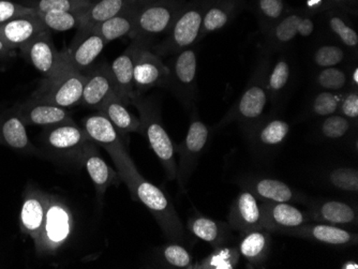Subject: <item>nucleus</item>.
I'll return each instance as SVG.
<instances>
[{
    "mask_svg": "<svg viewBox=\"0 0 358 269\" xmlns=\"http://www.w3.org/2000/svg\"><path fill=\"white\" fill-rule=\"evenodd\" d=\"M106 150L112 157L118 174L129 189L131 198L142 203L150 210L169 240L182 242L185 238V228L172 202L162 190L141 175L129 156L124 140L106 148Z\"/></svg>",
    "mask_w": 358,
    "mask_h": 269,
    "instance_id": "nucleus-1",
    "label": "nucleus"
},
{
    "mask_svg": "<svg viewBox=\"0 0 358 269\" xmlns=\"http://www.w3.org/2000/svg\"><path fill=\"white\" fill-rule=\"evenodd\" d=\"M271 51L257 62V67L249 80L248 85L243 90L238 101L234 104L230 112L221 120L220 126H225L231 122H237L243 132L250 134L255 126L265 118V110L269 102L266 88V78L268 73Z\"/></svg>",
    "mask_w": 358,
    "mask_h": 269,
    "instance_id": "nucleus-2",
    "label": "nucleus"
},
{
    "mask_svg": "<svg viewBox=\"0 0 358 269\" xmlns=\"http://www.w3.org/2000/svg\"><path fill=\"white\" fill-rule=\"evenodd\" d=\"M130 106H134L140 114L142 130L141 134L148 140L150 148L158 157L161 166H164L169 180L177 177V163L175 160V145L166 132L161 118L158 106L152 99L136 94Z\"/></svg>",
    "mask_w": 358,
    "mask_h": 269,
    "instance_id": "nucleus-3",
    "label": "nucleus"
},
{
    "mask_svg": "<svg viewBox=\"0 0 358 269\" xmlns=\"http://www.w3.org/2000/svg\"><path fill=\"white\" fill-rule=\"evenodd\" d=\"M43 154L54 161L80 168L84 152L92 142L76 122L45 126L39 138Z\"/></svg>",
    "mask_w": 358,
    "mask_h": 269,
    "instance_id": "nucleus-4",
    "label": "nucleus"
},
{
    "mask_svg": "<svg viewBox=\"0 0 358 269\" xmlns=\"http://www.w3.org/2000/svg\"><path fill=\"white\" fill-rule=\"evenodd\" d=\"M210 3L211 0H192L186 3L169 30L166 39L154 46L152 52L158 56L175 55L192 48L199 42L203 17Z\"/></svg>",
    "mask_w": 358,
    "mask_h": 269,
    "instance_id": "nucleus-5",
    "label": "nucleus"
},
{
    "mask_svg": "<svg viewBox=\"0 0 358 269\" xmlns=\"http://www.w3.org/2000/svg\"><path fill=\"white\" fill-rule=\"evenodd\" d=\"M84 82L85 74L72 69L62 60L57 73L44 78L29 99L64 108L80 106Z\"/></svg>",
    "mask_w": 358,
    "mask_h": 269,
    "instance_id": "nucleus-6",
    "label": "nucleus"
},
{
    "mask_svg": "<svg viewBox=\"0 0 358 269\" xmlns=\"http://www.w3.org/2000/svg\"><path fill=\"white\" fill-rule=\"evenodd\" d=\"M74 228L71 210L60 196L50 194L45 220L35 245L39 256H54L70 240Z\"/></svg>",
    "mask_w": 358,
    "mask_h": 269,
    "instance_id": "nucleus-7",
    "label": "nucleus"
},
{
    "mask_svg": "<svg viewBox=\"0 0 358 269\" xmlns=\"http://www.w3.org/2000/svg\"><path fill=\"white\" fill-rule=\"evenodd\" d=\"M185 5V0H155L138 5L130 39L150 41L155 36L168 33Z\"/></svg>",
    "mask_w": 358,
    "mask_h": 269,
    "instance_id": "nucleus-8",
    "label": "nucleus"
},
{
    "mask_svg": "<svg viewBox=\"0 0 358 269\" xmlns=\"http://www.w3.org/2000/svg\"><path fill=\"white\" fill-rule=\"evenodd\" d=\"M208 126L199 117L198 112L193 110L191 124L184 142L178 146L179 163L177 164V180L179 187L185 190L192 173L198 166L199 159L206 150L209 140Z\"/></svg>",
    "mask_w": 358,
    "mask_h": 269,
    "instance_id": "nucleus-9",
    "label": "nucleus"
},
{
    "mask_svg": "<svg viewBox=\"0 0 358 269\" xmlns=\"http://www.w3.org/2000/svg\"><path fill=\"white\" fill-rule=\"evenodd\" d=\"M169 78L166 87L174 92L179 101L186 106H192L196 96L198 55L192 48L175 54L169 62Z\"/></svg>",
    "mask_w": 358,
    "mask_h": 269,
    "instance_id": "nucleus-10",
    "label": "nucleus"
},
{
    "mask_svg": "<svg viewBox=\"0 0 358 269\" xmlns=\"http://www.w3.org/2000/svg\"><path fill=\"white\" fill-rule=\"evenodd\" d=\"M76 30V37L69 48L60 53L62 60L69 67L85 73L94 65V61L108 45V42L94 27H80Z\"/></svg>",
    "mask_w": 358,
    "mask_h": 269,
    "instance_id": "nucleus-11",
    "label": "nucleus"
},
{
    "mask_svg": "<svg viewBox=\"0 0 358 269\" xmlns=\"http://www.w3.org/2000/svg\"><path fill=\"white\" fill-rule=\"evenodd\" d=\"M19 50L22 57L38 70L43 78H51L62 67V53L56 49L51 30L45 29L38 34Z\"/></svg>",
    "mask_w": 358,
    "mask_h": 269,
    "instance_id": "nucleus-12",
    "label": "nucleus"
},
{
    "mask_svg": "<svg viewBox=\"0 0 358 269\" xmlns=\"http://www.w3.org/2000/svg\"><path fill=\"white\" fill-rule=\"evenodd\" d=\"M148 44H150V40H132L124 53L115 58L110 65L116 94L127 106H130L132 99L138 94L134 88V64L141 50Z\"/></svg>",
    "mask_w": 358,
    "mask_h": 269,
    "instance_id": "nucleus-13",
    "label": "nucleus"
},
{
    "mask_svg": "<svg viewBox=\"0 0 358 269\" xmlns=\"http://www.w3.org/2000/svg\"><path fill=\"white\" fill-rule=\"evenodd\" d=\"M169 78L168 66L160 56L150 50V44L145 45L134 64V88L138 94H143L155 87H166Z\"/></svg>",
    "mask_w": 358,
    "mask_h": 269,
    "instance_id": "nucleus-14",
    "label": "nucleus"
},
{
    "mask_svg": "<svg viewBox=\"0 0 358 269\" xmlns=\"http://www.w3.org/2000/svg\"><path fill=\"white\" fill-rule=\"evenodd\" d=\"M84 74L85 82L80 106L98 110L108 98L116 94L110 65L106 61L100 62L92 66Z\"/></svg>",
    "mask_w": 358,
    "mask_h": 269,
    "instance_id": "nucleus-15",
    "label": "nucleus"
},
{
    "mask_svg": "<svg viewBox=\"0 0 358 269\" xmlns=\"http://www.w3.org/2000/svg\"><path fill=\"white\" fill-rule=\"evenodd\" d=\"M50 202V194L35 187H28L24 192L23 204L20 214V228L37 245L45 220Z\"/></svg>",
    "mask_w": 358,
    "mask_h": 269,
    "instance_id": "nucleus-16",
    "label": "nucleus"
},
{
    "mask_svg": "<svg viewBox=\"0 0 358 269\" xmlns=\"http://www.w3.org/2000/svg\"><path fill=\"white\" fill-rule=\"evenodd\" d=\"M278 233L334 247L352 246V245L357 244L356 233L350 232L341 226L320 224V222L319 224L307 222V224H301L296 228L280 230Z\"/></svg>",
    "mask_w": 358,
    "mask_h": 269,
    "instance_id": "nucleus-17",
    "label": "nucleus"
},
{
    "mask_svg": "<svg viewBox=\"0 0 358 269\" xmlns=\"http://www.w3.org/2000/svg\"><path fill=\"white\" fill-rule=\"evenodd\" d=\"M259 208L262 228L269 233L296 228L311 221L309 215L289 203L264 202Z\"/></svg>",
    "mask_w": 358,
    "mask_h": 269,
    "instance_id": "nucleus-18",
    "label": "nucleus"
},
{
    "mask_svg": "<svg viewBox=\"0 0 358 269\" xmlns=\"http://www.w3.org/2000/svg\"><path fill=\"white\" fill-rule=\"evenodd\" d=\"M13 110L26 126H50L73 122L67 108L28 99L14 106Z\"/></svg>",
    "mask_w": 358,
    "mask_h": 269,
    "instance_id": "nucleus-19",
    "label": "nucleus"
},
{
    "mask_svg": "<svg viewBox=\"0 0 358 269\" xmlns=\"http://www.w3.org/2000/svg\"><path fill=\"white\" fill-rule=\"evenodd\" d=\"M82 166L88 173L96 194L99 198L106 194V190L112 186H120L122 180L117 170L110 168L106 160L100 156L99 146L94 142H90L84 152Z\"/></svg>",
    "mask_w": 358,
    "mask_h": 269,
    "instance_id": "nucleus-20",
    "label": "nucleus"
},
{
    "mask_svg": "<svg viewBox=\"0 0 358 269\" xmlns=\"http://www.w3.org/2000/svg\"><path fill=\"white\" fill-rule=\"evenodd\" d=\"M229 226L233 231L243 233L253 228H263L261 208L257 198L248 190L239 192L229 212Z\"/></svg>",
    "mask_w": 358,
    "mask_h": 269,
    "instance_id": "nucleus-21",
    "label": "nucleus"
},
{
    "mask_svg": "<svg viewBox=\"0 0 358 269\" xmlns=\"http://www.w3.org/2000/svg\"><path fill=\"white\" fill-rule=\"evenodd\" d=\"M246 7V0H211L203 17L199 41L227 27Z\"/></svg>",
    "mask_w": 358,
    "mask_h": 269,
    "instance_id": "nucleus-22",
    "label": "nucleus"
},
{
    "mask_svg": "<svg viewBox=\"0 0 358 269\" xmlns=\"http://www.w3.org/2000/svg\"><path fill=\"white\" fill-rule=\"evenodd\" d=\"M0 145L25 154H38L26 130V124L12 108L0 115Z\"/></svg>",
    "mask_w": 358,
    "mask_h": 269,
    "instance_id": "nucleus-23",
    "label": "nucleus"
},
{
    "mask_svg": "<svg viewBox=\"0 0 358 269\" xmlns=\"http://www.w3.org/2000/svg\"><path fill=\"white\" fill-rule=\"evenodd\" d=\"M45 29L48 28L40 21L37 14H28L15 17L0 26V39L3 40L10 49L16 51Z\"/></svg>",
    "mask_w": 358,
    "mask_h": 269,
    "instance_id": "nucleus-24",
    "label": "nucleus"
},
{
    "mask_svg": "<svg viewBox=\"0 0 358 269\" xmlns=\"http://www.w3.org/2000/svg\"><path fill=\"white\" fill-rule=\"evenodd\" d=\"M309 218L320 224L336 226H357V212L352 205L341 201H324L308 212Z\"/></svg>",
    "mask_w": 358,
    "mask_h": 269,
    "instance_id": "nucleus-25",
    "label": "nucleus"
},
{
    "mask_svg": "<svg viewBox=\"0 0 358 269\" xmlns=\"http://www.w3.org/2000/svg\"><path fill=\"white\" fill-rule=\"evenodd\" d=\"M187 226L193 236L210 245L213 248L227 245L232 232L227 222L207 218L202 215L191 217Z\"/></svg>",
    "mask_w": 358,
    "mask_h": 269,
    "instance_id": "nucleus-26",
    "label": "nucleus"
},
{
    "mask_svg": "<svg viewBox=\"0 0 358 269\" xmlns=\"http://www.w3.org/2000/svg\"><path fill=\"white\" fill-rule=\"evenodd\" d=\"M271 247V233L264 228H253L241 233L237 249L243 260L252 265H259L268 258Z\"/></svg>",
    "mask_w": 358,
    "mask_h": 269,
    "instance_id": "nucleus-27",
    "label": "nucleus"
},
{
    "mask_svg": "<svg viewBox=\"0 0 358 269\" xmlns=\"http://www.w3.org/2000/svg\"><path fill=\"white\" fill-rule=\"evenodd\" d=\"M98 112H101L108 118L124 140H127L130 133L141 134L142 124L140 118L128 110V106L117 97V94H113L108 98Z\"/></svg>",
    "mask_w": 358,
    "mask_h": 269,
    "instance_id": "nucleus-28",
    "label": "nucleus"
},
{
    "mask_svg": "<svg viewBox=\"0 0 358 269\" xmlns=\"http://www.w3.org/2000/svg\"><path fill=\"white\" fill-rule=\"evenodd\" d=\"M243 186L263 202L289 203L296 200V192L281 180L253 178L243 182Z\"/></svg>",
    "mask_w": 358,
    "mask_h": 269,
    "instance_id": "nucleus-29",
    "label": "nucleus"
},
{
    "mask_svg": "<svg viewBox=\"0 0 358 269\" xmlns=\"http://www.w3.org/2000/svg\"><path fill=\"white\" fill-rule=\"evenodd\" d=\"M289 132V124L279 118L263 119L249 134L257 150H268L278 147L285 142Z\"/></svg>",
    "mask_w": 358,
    "mask_h": 269,
    "instance_id": "nucleus-30",
    "label": "nucleus"
},
{
    "mask_svg": "<svg viewBox=\"0 0 358 269\" xmlns=\"http://www.w3.org/2000/svg\"><path fill=\"white\" fill-rule=\"evenodd\" d=\"M305 12L303 10H291L265 34L269 51L282 49L299 36V25Z\"/></svg>",
    "mask_w": 358,
    "mask_h": 269,
    "instance_id": "nucleus-31",
    "label": "nucleus"
},
{
    "mask_svg": "<svg viewBox=\"0 0 358 269\" xmlns=\"http://www.w3.org/2000/svg\"><path fill=\"white\" fill-rule=\"evenodd\" d=\"M82 128L94 143L104 150L122 140L114 124L101 112L84 118L82 120Z\"/></svg>",
    "mask_w": 358,
    "mask_h": 269,
    "instance_id": "nucleus-32",
    "label": "nucleus"
},
{
    "mask_svg": "<svg viewBox=\"0 0 358 269\" xmlns=\"http://www.w3.org/2000/svg\"><path fill=\"white\" fill-rule=\"evenodd\" d=\"M136 3V0H92L90 5L82 11L80 27H96Z\"/></svg>",
    "mask_w": 358,
    "mask_h": 269,
    "instance_id": "nucleus-33",
    "label": "nucleus"
},
{
    "mask_svg": "<svg viewBox=\"0 0 358 269\" xmlns=\"http://www.w3.org/2000/svg\"><path fill=\"white\" fill-rule=\"evenodd\" d=\"M138 7V3H136L131 7L120 12L115 17H110L108 21L96 25L94 28L98 30V33L103 37L108 44L120 38H130L134 33Z\"/></svg>",
    "mask_w": 358,
    "mask_h": 269,
    "instance_id": "nucleus-34",
    "label": "nucleus"
},
{
    "mask_svg": "<svg viewBox=\"0 0 358 269\" xmlns=\"http://www.w3.org/2000/svg\"><path fill=\"white\" fill-rule=\"evenodd\" d=\"M291 78V64L287 58L281 56L267 73L266 88L271 103H277L283 97Z\"/></svg>",
    "mask_w": 358,
    "mask_h": 269,
    "instance_id": "nucleus-35",
    "label": "nucleus"
},
{
    "mask_svg": "<svg viewBox=\"0 0 358 269\" xmlns=\"http://www.w3.org/2000/svg\"><path fill=\"white\" fill-rule=\"evenodd\" d=\"M253 10L264 34L291 11L285 0H255Z\"/></svg>",
    "mask_w": 358,
    "mask_h": 269,
    "instance_id": "nucleus-36",
    "label": "nucleus"
},
{
    "mask_svg": "<svg viewBox=\"0 0 358 269\" xmlns=\"http://www.w3.org/2000/svg\"><path fill=\"white\" fill-rule=\"evenodd\" d=\"M327 25L331 33L339 41L349 49L356 50L358 46V36L353 26L350 24L347 15L338 10H327Z\"/></svg>",
    "mask_w": 358,
    "mask_h": 269,
    "instance_id": "nucleus-37",
    "label": "nucleus"
},
{
    "mask_svg": "<svg viewBox=\"0 0 358 269\" xmlns=\"http://www.w3.org/2000/svg\"><path fill=\"white\" fill-rule=\"evenodd\" d=\"M215 250L203 259L198 264L193 265V268L198 269H233L236 268L241 260L237 247L223 246L214 248Z\"/></svg>",
    "mask_w": 358,
    "mask_h": 269,
    "instance_id": "nucleus-38",
    "label": "nucleus"
},
{
    "mask_svg": "<svg viewBox=\"0 0 358 269\" xmlns=\"http://www.w3.org/2000/svg\"><path fill=\"white\" fill-rule=\"evenodd\" d=\"M48 30L67 31L82 26V11L36 12Z\"/></svg>",
    "mask_w": 358,
    "mask_h": 269,
    "instance_id": "nucleus-39",
    "label": "nucleus"
},
{
    "mask_svg": "<svg viewBox=\"0 0 358 269\" xmlns=\"http://www.w3.org/2000/svg\"><path fill=\"white\" fill-rule=\"evenodd\" d=\"M315 83L321 90L343 92L349 85V76L341 68H324L317 72Z\"/></svg>",
    "mask_w": 358,
    "mask_h": 269,
    "instance_id": "nucleus-40",
    "label": "nucleus"
},
{
    "mask_svg": "<svg viewBox=\"0 0 358 269\" xmlns=\"http://www.w3.org/2000/svg\"><path fill=\"white\" fill-rule=\"evenodd\" d=\"M90 3V0H27L23 3L36 12H48L83 11Z\"/></svg>",
    "mask_w": 358,
    "mask_h": 269,
    "instance_id": "nucleus-41",
    "label": "nucleus"
},
{
    "mask_svg": "<svg viewBox=\"0 0 358 269\" xmlns=\"http://www.w3.org/2000/svg\"><path fill=\"white\" fill-rule=\"evenodd\" d=\"M343 94V92L322 90L315 94L311 102V113L317 117L323 118L337 114Z\"/></svg>",
    "mask_w": 358,
    "mask_h": 269,
    "instance_id": "nucleus-42",
    "label": "nucleus"
},
{
    "mask_svg": "<svg viewBox=\"0 0 358 269\" xmlns=\"http://www.w3.org/2000/svg\"><path fill=\"white\" fill-rule=\"evenodd\" d=\"M160 260L164 265L174 268H193V258L191 253L182 245H166L160 250Z\"/></svg>",
    "mask_w": 358,
    "mask_h": 269,
    "instance_id": "nucleus-43",
    "label": "nucleus"
},
{
    "mask_svg": "<svg viewBox=\"0 0 358 269\" xmlns=\"http://www.w3.org/2000/svg\"><path fill=\"white\" fill-rule=\"evenodd\" d=\"M345 59V51L341 46L336 44H323L315 50L313 61L315 66L324 68L337 67Z\"/></svg>",
    "mask_w": 358,
    "mask_h": 269,
    "instance_id": "nucleus-44",
    "label": "nucleus"
},
{
    "mask_svg": "<svg viewBox=\"0 0 358 269\" xmlns=\"http://www.w3.org/2000/svg\"><path fill=\"white\" fill-rule=\"evenodd\" d=\"M351 126V120L337 113L324 117L320 126V132L325 138L339 140L349 133Z\"/></svg>",
    "mask_w": 358,
    "mask_h": 269,
    "instance_id": "nucleus-45",
    "label": "nucleus"
},
{
    "mask_svg": "<svg viewBox=\"0 0 358 269\" xmlns=\"http://www.w3.org/2000/svg\"><path fill=\"white\" fill-rule=\"evenodd\" d=\"M329 180L335 188L345 192H358V172L353 168H337L331 170Z\"/></svg>",
    "mask_w": 358,
    "mask_h": 269,
    "instance_id": "nucleus-46",
    "label": "nucleus"
},
{
    "mask_svg": "<svg viewBox=\"0 0 358 269\" xmlns=\"http://www.w3.org/2000/svg\"><path fill=\"white\" fill-rule=\"evenodd\" d=\"M34 13H36L35 10L25 3H17L13 0H0V26L15 17Z\"/></svg>",
    "mask_w": 358,
    "mask_h": 269,
    "instance_id": "nucleus-47",
    "label": "nucleus"
},
{
    "mask_svg": "<svg viewBox=\"0 0 358 269\" xmlns=\"http://www.w3.org/2000/svg\"><path fill=\"white\" fill-rule=\"evenodd\" d=\"M338 114L348 118L351 122H357L358 119V89L348 90L343 92V98L340 101Z\"/></svg>",
    "mask_w": 358,
    "mask_h": 269,
    "instance_id": "nucleus-48",
    "label": "nucleus"
},
{
    "mask_svg": "<svg viewBox=\"0 0 358 269\" xmlns=\"http://www.w3.org/2000/svg\"><path fill=\"white\" fill-rule=\"evenodd\" d=\"M331 9L357 15L358 0H325L322 11Z\"/></svg>",
    "mask_w": 358,
    "mask_h": 269,
    "instance_id": "nucleus-49",
    "label": "nucleus"
},
{
    "mask_svg": "<svg viewBox=\"0 0 358 269\" xmlns=\"http://www.w3.org/2000/svg\"><path fill=\"white\" fill-rule=\"evenodd\" d=\"M313 14L309 11L305 12V15H303L301 25H299V36H301V37H309L315 31V25L313 19Z\"/></svg>",
    "mask_w": 358,
    "mask_h": 269,
    "instance_id": "nucleus-50",
    "label": "nucleus"
},
{
    "mask_svg": "<svg viewBox=\"0 0 358 269\" xmlns=\"http://www.w3.org/2000/svg\"><path fill=\"white\" fill-rule=\"evenodd\" d=\"M14 57H16L15 50L10 49L9 46L0 39V60L7 62Z\"/></svg>",
    "mask_w": 358,
    "mask_h": 269,
    "instance_id": "nucleus-51",
    "label": "nucleus"
},
{
    "mask_svg": "<svg viewBox=\"0 0 358 269\" xmlns=\"http://www.w3.org/2000/svg\"><path fill=\"white\" fill-rule=\"evenodd\" d=\"M348 76H349V84H351L353 89H358V67L357 66H354L353 69H351L350 73H348Z\"/></svg>",
    "mask_w": 358,
    "mask_h": 269,
    "instance_id": "nucleus-52",
    "label": "nucleus"
},
{
    "mask_svg": "<svg viewBox=\"0 0 358 269\" xmlns=\"http://www.w3.org/2000/svg\"><path fill=\"white\" fill-rule=\"evenodd\" d=\"M343 269H358V264L354 261L350 260L341 265Z\"/></svg>",
    "mask_w": 358,
    "mask_h": 269,
    "instance_id": "nucleus-53",
    "label": "nucleus"
},
{
    "mask_svg": "<svg viewBox=\"0 0 358 269\" xmlns=\"http://www.w3.org/2000/svg\"><path fill=\"white\" fill-rule=\"evenodd\" d=\"M150 1H155V0H136V3L138 5H143V3H150Z\"/></svg>",
    "mask_w": 358,
    "mask_h": 269,
    "instance_id": "nucleus-54",
    "label": "nucleus"
},
{
    "mask_svg": "<svg viewBox=\"0 0 358 269\" xmlns=\"http://www.w3.org/2000/svg\"><path fill=\"white\" fill-rule=\"evenodd\" d=\"M90 1H92V0H90Z\"/></svg>",
    "mask_w": 358,
    "mask_h": 269,
    "instance_id": "nucleus-55",
    "label": "nucleus"
}]
</instances>
